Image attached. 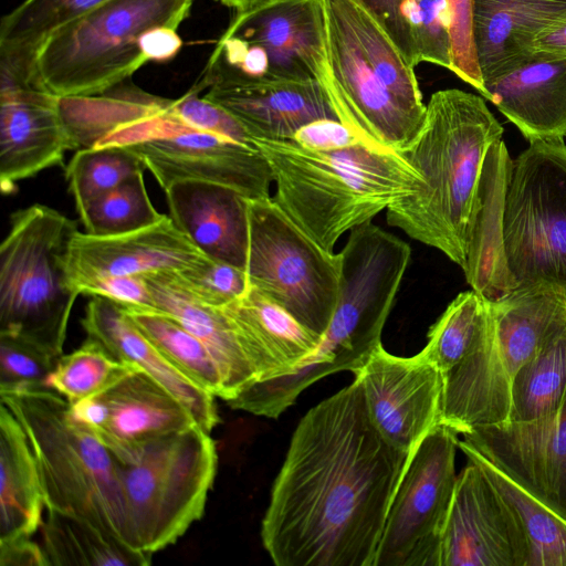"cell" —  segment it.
I'll return each instance as SVG.
<instances>
[{"mask_svg":"<svg viewBox=\"0 0 566 566\" xmlns=\"http://www.w3.org/2000/svg\"><path fill=\"white\" fill-rule=\"evenodd\" d=\"M409 454L374 427L358 379L301 419L261 525L276 566H373Z\"/></svg>","mask_w":566,"mask_h":566,"instance_id":"1","label":"cell"},{"mask_svg":"<svg viewBox=\"0 0 566 566\" xmlns=\"http://www.w3.org/2000/svg\"><path fill=\"white\" fill-rule=\"evenodd\" d=\"M503 132L483 97L459 88L434 92L417 135L399 151L424 185L387 209L388 224L439 250L463 270L483 160Z\"/></svg>","mask_w":566,"mask_h":566,"instance_id":"2","label":"cell"},{"mask_svg":"<svg viewBox=\"0 0 566 566\" xmlns=\"http://www.w3.org/2000/svg\"><path fill=\"white\" fill-rule=\"evenodd\" d=\"M275 186L273 201L322 248L417 193L422 176L396 150L364 143L311 150L292 139H254Z\"/></svg>","mask_w":566,"mask_h":566,"instance_id":"3","label":"cell"},{"mask_svg":"<svg viewBox=\"0 0 566 566\" xmlns=\"http://www.w3.org/2000/svg\"><path fill=\"white\" fill-rule=\"evenodd\" d=\"M0 396L30 441L45 509L83 518L129 545L116 460L75 421L69 401L46 386L0 389Z\"/></svg>","mask_w":566,"mask_h":566,"instance_id":"4","label":"cell"},{"mask_svg":"<svg viewBox=\"0 0 566 566\" xmlns=\"http://www.w3.org/2000/svg\"><path fill=\"white\" fill-rule=\"evenodd\" d=\"M566 324V298L544 287L516 289L490 302L486 325L442 377L441 423L464 434L510 422L511 386L544 340Z\"/></svg>","mask_w":566,"mask_h":566,"instance_id":"5","label":"cell"},{"mask_svg":"<svg viewBox=\"0 0 566 566\" xmlns=\"http://www.w3.org/2000/svg\"><path fill=\"white\" fill-rule=\"evenodd\" d=\"M193 0H111L52 33L34 53L30 81L59 97L106 93L149 62L146 34L178 29Z\"/></svg>","mask_w":566,"mask_h":566,"instance_id":"6","label":"cell"},{"mask_svg":"<svg viewBox=\"0 0 566 566\" xmlns=\"http://www.w3.org/2000/svg\"><path fill=\"white\" fill-rule=\"evenodd\" d=\"M76 222L35 203L11 214L0 247V334L59 359L80 293L66 277L65 254Z\"/></svg>","mask_w":566,"mask_h":566,"instance_id":"7","label":"cell"},{"mask_svg":"<svg viewBox=\"0 0 566 566\" xmlns=\"http://www.w3.org/2000/svg\"><path fill=\"white\" fill-rule=\"evenodd\" d=\"M339 253V292L331 323L317 348L289 376L300 391L340 370L354 374L381 344L411 248L368 221L349 231Z\"/></svg>","mask_w":566,"mask_h":566,"instance_id":"8","label":"cell"},{"mask_svg":"<svg viewBox=\"0 0 566 566\" xmlns=\"http://www.w3.org/2000/svg\"><path fill=\"white\" fill-rule=\"evenodd\" d=\"M116 465L128 544L153 555L202 517L218 455L210 433L193 424L150 440L133 461Z\"/></svg>","mask_w":566,"mask_h":566,"instance_id":"9","label":"cell"},{"mask_svg":"<svg viewBox=\"0 0 566 566\" xmlns=\"http://www.w3.org/2000/svg\"><path fill=\"white\" fill-rule=\"evenodd\" d=\"M205 71L206 80L317 81L332 104L323 0H265L235 12Z\"/></svg>","mask_w":566,"mask_h":566,"instance_id":"10","label":"cell"},{"mask_svg":"<svg viewBox=\"0 0 566 566\" xmlns=\"http://www.w3.org/2000/svg\"><path fill=\"white\" fill-rule=\"evenodd\" d=\"M503 242L517 289L566 298V145L535 140L515 160L506 191Z\"/></svg>","mask_w":566,"mask_h":566,"instance_id":"11","label":"cell"},{"mask_svg":"<svg viewBox=\"0 0 566 566\" xmlns=\"http://www.w3.org/2000/svg\"><path fill=\"white\" fill-rule=\"evenodd\" d=\"M249 286L322 335L335 312L340 253L322 248L273 201L248 199Z\"/></svg>","mask_w":566,"mask_h":566,"instance_id":"12","label":"cell"},{"mask_svg":"<svg viewBox=\"0 0 566 566\" xmlns=\"http://www.w3.org/2000/svg\"><path fill=\"white\" fill-rule=\"evenodd\" d=\"M157 111L123 124L97 146H122L134 153L165 190L171 184L195 180L232 188L248 199L270 198V166L258 147L189 128Z\"/></svg>","mask_w":566,"mask_h":566,"instance_id":"13","label":"cell"},{"mask_svg":"<svg viewBox=\"0 0 566 566\" xmlns=\"http://www.w3.org/2000/svg\"><path fill=\"white\" fill-rule=\"evenodd\" d=\"M458 433L437 424L412 450L394 493L373 566H440L458 475Z\"/></svg>","mask_w":566,"mask_h":566,"instance_id":"14","label":"cell"},{"mask_svg":"<svg viewBox=\"0 0 566 566\" xmlns=\"http://www.w3.org/2000/svg\"><path fill=\"white\" fill-rule=\"evenodd\" d=\"M323 3L334 83L332 106L339 122L365 145L402 150L417 135L424 116L408 108L380 81L338 0H323Z\"/></svg>","mask_w":566,"mask_h":566,"instance_id":"15","label":"cell"},{"mask_svg":"<svg viewBox=\"0 0 566 566\" xmlns=\"http://www.w3.org/2000/svg\"><path fill=\"white\" fill-rule=\"evenodd\" d=\"M354 375L374 427L398 450L410 454L441 423L442 377L423 348L399 357L379 344Z\"/></svg>","mask_w":566,"mask_h":566,"instance_id":"16","label":"cell"},{"mask_svg":"<svg viewBox=\"0 0 566 566\" xmlns=\"http://www.w3.org/2000/svg\"><path fill=\"white\" fill-rule=\"evenodd\" d=\"M70 410L123 463L133 461L150 440L197 424L170 391L140 369L98 395L70 403Z\"/></svg>","mask_w":566,"mask_h":566,"instance_id":"17","label":"cell"},{"mask_svg":"<svg viewBox=\"0 0 566 566\" xmlns=\"http://www.w3.org/2000/svg\"><path fill=\"white\" fill-rule=\"evenodd\" d=\"M528 547L507 504L468 459L457 479L440 566H527Z\"/></svg>","mask_w":566,"mask_h":566,"instance_id":"18","label":"cell"},{"mask_svg":"<svg viewBox=\"0 0 566 566\" xmlns=\"http://www.w3.org/2000/svg\"><path fill=\"white\" fill-rule=\"evenodd\" d=\"M60 97L10 69L0 66V188L9 195L17 184L63 164L73 149Z\"/></svg>","mask_w":566,"mask_h":566,"instance_id":"19","label":"cell"},{"mask_svg":"<svg viewBox=\"0 0 566 566\" xmlns=\"http://www.w3.org/2000/svg\"><path fill=\"white\" fill-rule=\"evenodd\" d=\"M463 440L566 520V397L528 423L478 427Z\"/></svg>","mask_w":566,"mask_h":566,"instance_id":"20","label":"cell"},{"mask_svg":"<svg viewBox=\"0 0 566 566\" xmlns=\"http://www.w3.org/2000/svg\"><path fill=\"white\" fill-rule=\"evenodd\" d=\"M207 258L165 214L149 227L117 235L96 237L77 230L67 245L65 272L80 293L83 285L96 280L179 272Z\"/></svg>","mask_w":566,"mask_h":566,"instance_id":"21","label":"cell"},{"mask_svg":"<svg viewBox=\"0 0 566 566\" xmlns=\"http://www.w3.org/2000/svg\"><path fill=\"white\" fill-rule=\"evenodd\" d=\"M248 129L254 139L289 140L305 125L338 119L317 81L237 82L206 80L197 85Z\"/></svg>","mask_w":566,"mask_h":566,"instance_id":"22","label":"cell"},{"mask_svg":"<svg viewBox=\"0 0 566 566\" xmlns=\"http://www.w3.org/2000/svg\"><path fill=\"white\" fill-rule=\"evenodd\" d=\"M513 160L505 143H492L475 188L463 268L468 284L489 302L517 289L510 273L503 242V214Z\"/></svg>","mask_w":566,"mask_h":566,"instance_id":"23","label":"cell"},{"mask_svg":"<svg viewBox=\"0 0 566 566\" xmlns=\"http://www.w3.org/2000/svg\"><path fill=\"white\" fill-rule=\"evenodd\" d=\"M165 192L169 217L201 253L245 271L247 197L227 186L195 180L174 182Z\"/></svg>","mask_w":566,"mask_h":566,"instance_id":"24","label":"cell"},{"mask_svg":"<svg viewBox=\"0 0 566 566\" xmlns=\"http://www.w3.org/2000/svg\"><path fill=\"white\" fill-rule=\"evenodd\" d=\"M81 325L115 358L135 365L170 391L191 413L197 426L211 433L219 422L214 396L178 370L135 325L124 306L93 295Z\"/></svg>","mask_w":566,"mask_h":566,"instance_id":"25","label":"cell"},{"mask_svg":"<svg viewBox=\"0 0 566 566\" xmlns=\"http://www.w3.org/2000/svg\"><path fill=\"white\" fill-rule=\"evenodd\" d=\"M480 94L530 143L566 137V59L532 54L484 81Z\"/></svg>","mask_w":566,"mask_h":566,"instance_id":"26","label":"cell"},{"mask_svg":"<svg viewBox=\"0 0 566 566\" xmlns=\"http://www.w3.org/2000/svg\"><path fill=\"white\" fill-rule=\"evenodd\" d=\"M222 310L238 332L258 381L293 373L322 338L251 286Z\"/></svg>","mask_w":566,"mask_h":566,"instance_id":"27","label":"cell"},{"mask_svg":"<svg viewBox=\"0 0 566 566\" xmlns=\"http://www.w3.org/2000/svg\"><path fill=\"white\" fill-rule=\"evenodd\" d=\"M566 14V0H474L473 40L483 82L532 55L533 41Z\"/></svg>","mask_w":566,"mask_h":566,"instance_id":"28","label":"cell"},{"mask_svg":"<svg viewBox=\"0 0 566 566\" xmlns=\"http://www.w3.org/2000/svg\"><path fill=\"white\" fill-rule=\"evenodd\" d=\"M142 276L151 292L157 311L177 319L208 348L221 371L226 401L258 381L238 332L222 307L206 305L191 296L170 272Z\"/></svg>","mask_w":566,"mask_h":566,"instance_id":"29","label":"cell"},{"mask_svg":"<svg viewBox=\"0 0 566 566\" xmlns=\"http://www.w3.org/2000/svg\"><path fill=\"white\" fill-rule=\"evenodd\" d=\"M0 542L31 537L42 524L45 497L27 433L13 413L0 408Z\"/></svg>","mask_w":566,"mask_h":566,"instance_id":"30","label":"cell"},{"mask_svg":"<svg viewBox=\"0 0 566 566\" xmlns=\"http://www.w3.org/2000/svg\"><path fill=\"white\" fill-rule=\"evenodd\" d=\"M458 448L475 462L513 512L528 547L527 566H566V520L511 479L465 440Z\"/></svg>","mask_w":566,"mask_h":566,"instance_id":"31","label":"cell"},{"mask_svg":"<svg viewBox=\"0 0 566 566\" xmlns=\"http://www.w3.org/2000/svg\"><path fill=\"white\" fill-rule=\"evenodd\" d=\"M41 531L42 548L50 565L146 566L151 563V555L83 518L53 509H46Z\"/></svg>","mask_w":566,"mask_h":566,"instance_id":"32","label":"cell"},{"mask_svg":"<svg viewBox=\"0 0 566 566\" xmlns=\"http://www.w3.org/2000/svg\"><path fill=\"white\" fill-rule=\"evenodd\" d=\"M566 397V324L557 327L516 373L510 422L528 423L553 413Z\"/></svg>","mask_w":566,"mask_h":566,"instance_id":"33","label":"cell"},{"mask_svg":"<svg viewBox=\"0 0 566 566\" xmlns=\"http://www.w3.org/2000/svg\"><path fill=\"white\" fill-rule=\"evenodd\" d=\"M111 0H24L0 23V61L27 72L55 31Z\"/></svg>","mask_w":566,"mask_h":566,"instance_id":"34","label":"cell"},{"mask_svg":"<svg viewBox=\"0 0 566 566\" xmlns=\"http://www.w3.org/2000/svg\"><path fill=\"white\" fill-rule=\"evenodd\" d=\"M125 310L135 325L170 364L206 391L226 399L219 366L208 348L195 335L161 311L127 307Z\"/></svg>","mask_w":566,"mask_h":566,"instance_id":"35","label":"cell"},{"mask_svg":"<svg viewBox=\"0 0 566 566\" xmlns=\"http://www.w3.org/2000/svg\"><path fill=\"white\" fill-rule=\"evenodd\" d=\"M357 42L385 86L408 108L424 116L426 104L413 67L387 32L364 9L350 0H338Z\"/></svg>","mask_w":566,"mask_h":566,"instance_id":"36","label":"cell"},{"mask_svg":"<svg viewBox=\"0 0 566 566\" xmlns=\"http://www.w3.org/2000/svg\"><path fill=\"white\" fill-rule=\"evenodd\" d=\"M137 369L87 338L81 347L57 359L48 376L46 387L74 403L103 392Z\"/></svg>","mask_w":566,"mask_h":566,"instance_id":"37","label":"cell"},{"mask_svg":"<svg viewBox=\"0 0 566 566\" xmlns=\"http://www.w3.org/2000/svg\"><path fill=\"white\" fill-rule=\"evenodd\" d=\"M78 214L86 233L96 237L133 232L156 223L165 216L150 201L144 171L93 200Z\"/></svg>","mask_w":566,"mask_h":566,"instance_id":"38","label":"cell"},{"mask_svg":"<svg viewBox=\"0 0 566 566\" xmlns=\"http://www.w3.org/2000/svg\"><path fill=\"white\" fill-rule=\"evenodd\" d=\"M145 169L139 157L122 146H93L80 149L65 169L77 212Z\"/></svg>","mask_w":566,"mask_h":566,"instance_id":"39","label":"cell"},{"mask_svg":"<svg viewBox=\"0 0 566 566\" xmlns=\"http://www.w3.org/2000/svg\"><path fill=\"white\" fill-rule=\"evenodd\" d=\"M407 19L419 63L451 71V19L446 0H408Z\"/></svg>","mask_w":566,"mask_h":566,"instance_id":"40","label":"cell"},{"mask_svg":"<svg viewBox=\"0 0 566 566\" xmlns=\"http://www.w3.org/2000/svg\"><path fill=\"white\" fill-rule=\"evenodd\" d=\"M170 273L191 296L214 307L235 301L249 287L244 270L209 258L189 269Z\"/></svg>","mask_w":566,"mask_h":566,"instance_id":"41","label":"cell"},{"mask_svg":"<svg viewBox=\"0 0 566 566\" xmlns=\"http://www.w3.org/2000/svg\"><path fill=\"white\" fill-rule=\"evenodd\" d=\"M199 92L196 86L178 99H169L166 112L189 128L256 147L254 138L235 116L207 97H200Z\"/></svg>","mask_w":566,"mask_h":566,"instance_id":"42","label":"cell"},{"mask_svg":"<svg viewBox=\"0 0 566 566\" xmlns=\"http://www.w3.org/2000/svg\"><path fill=\"white\" fill-rule=\"evenodd\" d=\"M56 361L19 337L0 334V389L46 386Z\"/></svg>","mask_w":566,"mask_h":566,"instance_id":"43","label":"cell"},{"mask_svg":"<svg viewBox=\"0 0 566 566\" xmlns=\"http://www.w3.org/2000/svg\"><path fill=\"white\" fill-rule=\"evenodd\" d=\"M446 2L451 19V72L481 93L483 90V80L479 69L473 40L474 0H446Z\"/></svg>","mask_w":566,"mask_h":566,"instance_id":"44","label":"cell"},{"mask_svg":"<svg viewBox=\"0 0 566 566\" xmlns=\"http://www.w3.org/2000/svg\"><path fill=\"white\" fill-rule=\"evenodd\" d=\"M387 32L406 62L415 69L419 64L410 27L407 19L408 0H350Z\"/></svg>","mask_w":566,"mask_h":566,"instance_id":"45","label":"cell"},{"mask_svg":"<svg viewBox=\"0 0 566 566\" xmlns=\"http://www.w3.org/2000/svg\"><path fill=\"white\" fill-rule=\"evenodd\" d=\"M80 293L103 296L127 308L157 311L151 292L142 275L96 280L83 285Z\"/></svg>","mask_w":566,"mask_h":566,"instance_id":"46","label":"cell"},{"mask_svg":"<svg viewBox=\"0 0 566 566\" xmlns=\"http://www.w3.org/2000/svg\"><path fill=\"white\" fill-rule=\"evenodd\" d=\"M311 150H336L363 143L337 119H319L302 127L293 137Z\"/></svg>","mask_w":566,"mask_h":566,"instance_id":"47","label":"cell"},{"mask_svg":"<svg viewBox=\"0 0 566 566\" xmlns=\"http://www.w3.org/2000/svg\"><path fill=\"white\" fill-rule=\"evenodd\" d=\"M0 566H50L41 546L30 537L0 542Z\"/></svg>","mask_w":566,"mask_h":566,"instance_id":"48","label":"cell"},{"mask_svg":"<svg viewBox=\"0 0 566 566\" xmlns=\"http://www.w3.org/2000/svg\"><path fill=\"white\" fill-rule=\"evenodd\" d=\"M181 45L178 29L158 27L146 34L144 51L149 62H166L177 55Z\"/></svg>","mask_w":566,"mask_h":566,"instance_id":"49","label":"cell"},{"mask_svg":"<svg viewBox=\"0 0 566 566\" xmlns=\"http://www.w3.org/2000/svg\"><path fill=\"white\" fill-rule=\"evenodd\" d=\"M531 52L546 57L566 59V14L538 33Z\"/></svg>","mask_w":566,"mask_h":566,"instance_id":"50","label":"cell"},{"mask_svg":"<svg viewBox=\"0 0 566 566\" xmlns=\"http://www.w3.org/2000/svg\"><path fill=\"white\" fill-rule=\"evenodd\" d=\"M226 7L233 9L235 12L244 11L265 0H220Z\"/></svg>","mask_w":566,"mask_h":566,"instance_id":"51","label":"cell"}]
</instances>
